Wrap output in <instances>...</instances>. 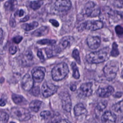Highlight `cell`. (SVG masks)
<instances>
[{
  "instance_id": "cell-39",
  "label": "cell",
  "mask_w": 123,
  "mask_h": 123,
  "mask_svg": "<svg viewBox=\"0 0 123 123\" xmlns=\"http://www.w3.org/2000/svg\"><path fill=\"white\" fill-rule=\"evenodd\" d=\"M37 56L38 57V58L41 60H44V56L43 54V53L41 50H38L37 51Z\"/></svg>"
},
{
  "instance_id": "cell-37",
  "label": "cell",
  "mask_w": 123,
  "mask_h": 123,
  "mask_svg": "<svg viewBox=\"0 0 123 123\" xmlns=\"http://www.w3.org/2000/svg\"><path fill=\"white\" fill-rule=\"evenodd\" d=\"M45 52L48 57H51L53 56V52L52 49H46Z\"/></svg>"
},
{
  "instance_id": "cell-12",
  "label": "cell",
  "mask_w": 123,
  "mask_h": 123,
  "mask_svg": "<svg viewBox=\"0 0 123 123\" xmlns=\"http://www.w3.org/2000/svg\"><path fill=\"white\" fill-rule=\"evenodd\" d=\"M92 83L91 82L85 83L81 85L80 87L79 92L83 97H87L92 94Z\"/></svg>"
},
{
  "instance_id": "cell-24",
  "label": "cell",
  "mask_w": 123,
  "mask_h": 123,
  "mask_svg": "<svg viewBox=\"0 0 123 123\" xmlns=\"http://www.w3.org/2000/svg\"><path fill=\"white\" fill-rule=\"evenodd\" d=\"M71 68L73 70V77L76 79H78L80 77V74L79 72L78 68L76 65L75 63L73 62L71 65Z\"/></svg>"
},
{
  "instance_id": "cell-15",
  "label": "cell",
  "mask_w": 123,
  "mask_h": 123,
  "mask_svg": "<svg viewBox=\"0 0 123 123\" xmlns=\"http://www.w3.org/2000/svg\"><path fill=\"white\" fill-rule=\"evenodd\" d=\"M114 91L112 86H109L103 88H100L97 91V95L101 98H108L111 95Z\"/></svg>"
},
{
  "instance_id": "cell-10",
  "label": "cell",
  "mask_w": 123,
  "mask_h": 123,
  "mask_svg": "<svg viewBox=\"0 0 123 123\" xmlns=\"http://www.w3.org/2000/svg\"><path fill=\"white\" fill-rule=\"evenodd\" d=\"M62 108L67 112H70L72 107L71 99L69 94L66 92H63L60 94Z\"/></svg>"
},
{
  "instance_id": "cell-25",
  "label": "cell",
  "mask_w": 123,
  "mask_h": 123,
  "mask_svg": "<svg viewBox=\"0 0 123 123\" xmlns=\"http://www.w3.org/2000/svg\"><path fill=\"white\" fill-rule=\"evenodd\" d=\"M107 106V101H101L98 103L96 107V111L97 113H98V114H99L106 108Z\"/></svg>"
},
{
  "instance_id": "cell-19",
  "label": "cell",
  "mask_w": 123,
  "mask_h": 123,
  "mask_svg": "<svg viewBox=\"0 0 123 123\" xmlns=\"http://www.w3.org/2000/svg\"><path fill=\"white\" fill-rule=\"evenodd\" d=\"M12 99L13 102L18 105H25L27 103V101L23 96L17 94H12Z\"/></svg>"
},
{
  "instance_id": "cell-38",
  "label": "cell",
  "mask_w": 123,
  "mask_h": 123,
  "mask_svg": "<svg viewBox=\"0 0 123 123\" xmlns=\"http://www.w3.org/2000/svg\"><path fill=\"white\" fill-rule=\"evenodd\" d=\"M49 22L55 27H58L59 26V22L54 19H50L49 20Z\"/></svg>"
},
{
  "instance_id": "cell-11",
  "label": "cell",
  "mask_w": 123,
  "mask_h": 123,
  "mask_svg": "<svg viewBox=\"0 0 123 123\" xmlns=\"http://www.w3.org/2000/svg\"><path fill=\"white\" fill-rule=\"evenodd\" d=\"M34 80L28 74H25L21 81V86L22 88L25 91L30 90L34 85Z\"/></svg>"
},
{
  "instance_id": "cell-27",
  "label": "cell",
  "mask_w": 123,
  "mask_h": 123,
  "mask_svg": "<svg viewBox=\"0 0 123 123\" xmlns=\"http://www.w3.org/2000/svg\"><path fill=\"white\" fill-rule=\"evenodd\" d=\"M52 112L49 111H44L40 113L41 117L45 120H47L50 119L52 118Z\"/></svg>"
},
{
  "instance_id": "cell-7",
  "label": "cell",
  "mask_w": 123,
  "mask_h": 123,
  "mask_svg": "<svg viewBox=\"0 0 123 123\" xmlns=\"http://www.w3.org/2000/svg\"><path fill=\"white\" fill-rule=\"evenodd\" d=\"M51 3L54 9L60 12H67L71 7L70 0H52Z\"/></svg>"
},
{
  "instance_id": "cell-46",
  "label": "cell",
  "mask_w": 123,
  "mask_h": 123,
  "mask_svg": "<svg viewBox=\"0 0 123 123\" xmlns=\"http://www.w3.org/2000/svg\"><path fill=\"white\" fill-rule=\"evenodd\" d=\"M117 13L122 19H123V12H117Z\"/></svg>"
},
{
  "instance_id": "cell-33",
  "label": "cell",
  "mask_w": 123,
  "mask_h": 123,
  "mask_svg": "<svg viewBox=\"0 0 123 123\" xmlns=\"http://www.w3.org/2000/svg\"><path fill=\"white\" fill-rule=\"evenodd\" d=\"M113 4L116 7L122 8H123V0H115Z\"/></svg>"
},
{
  "instance_id": "cell-44",
  "label": "cell",
  "mask_w": 123,
  "mask_h": 123,
  "mask_svg": "<svg viewBox=\"0 0 123 123\" xmlns=\"http://www.w3.org/2000/svg\"><path fill=\"white\" fill-rule=\"evenodd\" d=\"M123 93H122L121 92H117L115 95H114V97H116V98H120L122 96Z\"/></svg>"
},
{
  "instance_id": "cell-31",
  "label": "cell",
  "mask_w": 123,
  "mask_h": 123,
  "mask_svg": "<svg viewBox=\"0 0 123 123\" xmlns=\"http://www.w3.org/2000/svg\"><path fill=\"white\" fill-rule=\"evenodd\" d=\"M72 57L76 61V62L78 63H81V60L79 56V53L77 49H74L72 52Z\"/></svg>"
},
{
  "instance_id": "cell-32",
  "label": "cell",
  "mask_w": 123,
  "mask_h": 123,
  "mask_svg": "<svg viewBox=\"0 0 123 123\" xmlns=\"http://www.w3.org/2000/svg\"><path fill=\"white\" fill-rule=\"evenodd\" d=\"M31 90V94L35 96H38L40 94V89L38 86L32 87Z\"/></svg>"
},
{
  "instance_id": "cell-21",
  "label": "cell",
  "mask_w": 123,
  "mask_h": 123,
  "mask_svg": "<svg viewBox=\"0 0 123 123\" xmlns=\"http://www.w3.org/2000/svg\"><path fill=\"white\" fill-rule=\"evenodd\" d=\"M49 28L47 26H41L33 32L32 35L36 37L45 36L48 33Z\"/></svg>"
},
{
  "instance_id": "cell-20",
  "label": "cell",
  "mask_w": 123,
  "mask_h": 123,
  "mask_svg": "<svg viewBox=\"0 0 123 123\" xmlns=\"http://www.w3.org/2000/svg\"><path fill=\"white\" fill-rule=\"evenodd\" d=\"M17 5L16 0H9L4 4V8L8 11H13L16 8Z\"/></svg>"
},
{
  "instance_id": "cell-48",
  "label": "cell",
  "mask_w": 123,
  "mask_h": 123,
  "mask_svg": "<svg viewBox=\"0 0 123 123\" xmlns=\"http://www.w3.org/2000/svg\"><path fill=\"white\" fill-rule=\"evenodd\" d=\"M121 76H122V78H123V70H122V73H121Z\"/></svg>"
},
{
  "instance_id": "cell-23",
  "label": "cell",
  "mask_w": 123,
  "mask_h": 123,
  "mask_svg": "<svg viewBox=\"0 0 123 123\" xmlns=\"http://www.w3.org/2000/svg\"><path fill=\"white\" fill-rule=\"evenodd\" d=\"M112 109L117 112H123V99L113 105Z\"/></svg>"
},
{
  "instance_id": "cell-30",
  "label": "cell",
  "mask_w": 123,
  "mask_h": 123,
  "mask_svg": "<svg viewBox=\"0 0 123 123\" xmlns=\"http://www.w3.org/2000/svg\"><path fill=\"white\" fill-rule=\"evenodd\" d=\"M9 115L3 111L0 112V123H7L9 120Z\"/></svg>"
},
{
  "instance_id": "cell-41",
  "label": "cell",
  "mask_w": 123,
  "mask_h": 123,
  "mask_svg": "<svg viewBox=\"0 0 123 123\" xmlns=\"http://www.w3.org/2000/svg\"><path fill=\"white\" fill-rule=\"evenodd\" d=\"M10 24L11 25V26L12 27H14L15 25V21L13 20V19H11L10 20Z\"/></svg>"
},
{
  "instance_id": "cell-34",
  "label": "cell",
  "mask_w": 123,
  "mask_h": 123,
  "mask_svg": "<svg viewBox=\"0 0 123 123\" xmlns=\"http://www.w3.org/2000/svg\"><path fill=\"white\" fill-rule=\"evenodd\" d=\"M115 30L116 34L118 35H121L123 34V27L121 25H117L115 28Z\"/></svg>"
},
{
  "instance_id": "cell-36",
  "label": "cell",
  "mask_w": 123,
  "mask_h": 123,
  "mask_svg": "<svg viewBox=\"0 0 123 123\" xmlns=\"http://www.w3.org/2000/svg\"><path fill=\"white\" fill-rule=\"evenodd\" d=\"M22 39H23V37L21 36H16L13 38V41L16 44H18L22 41Z\"/></svg>"
},
{
  "instance_id": "cell-14",
  "label": "cell",
  "mask_w": 123,
  "mask_h": 123,
  "mask_svg": "<svg viewBox=\"0 0 123 123\" xmlns=\"http://www.w3.org/2000/svg\"><path fill=\"white\" fill-rule=\"evenodd\" d=\"M100 38L98 36H89L86 38L87 45L92 49H98L100 44Z\"/></svg>"
},
{
  "instance_id": "cell-16",
  "label": "cell",
  "mask_w": 123,
  "mask_h": 123,
  "mask_svg": "<svg viewBox=\"0 0 123 123\" xmlns=\"http://www.w3.org/2000/svg\"><path fill=\"white\" fill-rule=\"evenodd\" d=\"M117 116L113 112L111 111H106L102 115L101 121L103 123H114L115 122Z\"/></svg>"
},
{
  "instance_id": "cell-35",
  "label": "cell",
  "mask_w": 123,
  "mask_h": 123,
  "mask_svg": "<svg viewBox=\"0 0 123 123\" xmlns=\"http://www.w3.org/2000/svg\"><path fill=\"white\" fill-rule=\"evenodd\" d=\"M17 51V48L15 46H12L9 48V52L11 54H15Z\"/></svg>"
},
{
  "instance_id": "cell-8",
  "label": "cell",
  "mask_w": 123,
  "mask_h": 123,
  "mask_svg": "<svg viewBox=\"0 0 123 123\" xmlns=\"http://www.w3.org/2000/svg\"><path fill=\"white\" fill-rule=\"evenodd\" d=\"M57 86L48 82H45L42 85L41 88L42 94L45 98L52 96L57 91Z\"/></svg>"
},
{
  "instance_id": "cell-45",
  "label": "cell",
  "mask_w": 123,
  "mask_h": 123,
  "mask_svg": "<svg viewBox=\"0 0 123 123\" xmlns=\"http://www.w3.org/2000/svg\"><path fill=\"white\" fill-rule=\"evenodd\" d=\"M76 88V86L75 85H72L70 86V89L72 91H74Z\"/></svg>"
},
{
  "instance_id": "cell-40",
  "label": "cell",
  "mask_w": 123,
  "mask_h": 123,
  "mask_svg": "<svg viewBox=\"0 0 123 123\" xmlns=\"http://www.w3.org/2000/svg\"><path fill=\"white\" fill-rule=\"evenodd\" d=\"M6 105V101L2 98L0 99V106H4Z\"/></svg>"
},
{
  "instance_id": "cell-1",
  "label": "cell",
  "mask_w": 123,
  "mask_h": 123,
  "mask_svg": "<svg viewBox=\"0 0 123 123\" xmlns=\"http://www.w3.org/2000/svg\"><path fill=\"white\" fill-rule=\"evenodd\" d=\"M108 48H106L98 51H93L86 56V60L90 63H99L104 62L107 57Z\"/></svg>"
},
{
  "instance_id": "cell-43",
  "label": "cell",
  "mask_w": 123,
  "mask_h": 123,
  "mask_svg": "<svg viewBox=\"0 0 123 123\" xmlns=\"http://www.w3.org/2000/svg\"><path fill=\"white\" fill-rule=\"evenodd\" d=\"M17 14L19 16L21 17L24 14V11L23 10H20L19 11H18Z\"/></svg>"
},
{
  "instance_id": "cell-17",
  "label": "cell",
  "mask_w": 123,
  "mask_h": 123,
  "mask_svg": "<svg viewBox=\"0 0 123 123\" xmlns=\"http://www.w3.org/2000/svg\"><path fill=\"white\" fill-rule=\"evenodd\" d=\"M74 113L76 116H79L87 113V111L82 103L77 104L74 107Z\"/></svg>"
},
{
  "instance_id": "cell-5",
  "label": "cell",
  "mask_w": 123,
  "mask_h": 123,
  "mask_svg": "<svg viewBox=\"0 0 123 123\" xmlns=\"http://www.w3.org/2000/svg\"><path fill=\"white\" fill-rule=\"evenodd\" d=\"M85 12L87 16L95 17L99 15L100 9L98 5L93 1L88 2L85 6Z\"/></svg>"
},
{
  "instance_id": "cell-4",
  "label": "cell",
  "mask_w": 123,
  "mask_h": 123,
  "mask_svg": "<svg viewBox=\"0 0 123 123\" xmlns=\"http://www.w3.org/2000/svg\"><path fill=\"white\" fill-rule=\"evenodd\" d=\"M11 114L13 118L20 121H26L31 118L29 111L23 108H12L11 110Z\"/></svg>"
},
{
  "instance_id": "cell-29",
  "label": "cell",
  "mask_w": 123,
  "mask_h": 123,
  "mask_svg": "<svg viewBox=\"0 0 123 123\" xmlns=\"http://www.w3.org/2000/svg\"><path fill=\"white\" fill-rule=\"evenodd\" d=\"M119 54V51L118 49V45L115 43L114 42L112 44V49L111 52V55L113 57H117Z\"/></svg>"
},
{
  "instance_id": "cell-49",
  "label": "cell",
  "mask_w": 123,
  "mask_h": 123,
  "mask_svg": "<svg viewBox=\"0 0 123 123\" xmlns=\"http://www.w3.org/2000/svg\"></svg>"
},
{
  "instance_id": "cell-13",
  "label": "cell",
  "mask_w": 123,
  "mask_h": 123,
  "mask_svg": "<svg viewBox=\"0 0 123 123\" xmlns=\"http://www.w3.org/2000/svg\"><path fill=\"white\" fill-rule=\"evenodd\" d=\"M45 69L43 67H38L34 69L32 73V78L34 81L37 83L41 82L44 78Z\"/></svg>"
},
{
  "instance_id": "cell-6",
  "label": "cell",
  "mask_w": 123,
  "mask_h": 123,
  "mask_svg": "<svg viewBox=\"0 0 123 123\" xmlns=\"http://www.w3.org/2000/svg\"><path fill=\"white\" fill-rule=\"evenodd\" d=\"M103 26V23L99 20L87 21L83 23L80 26L81 30H87L95 31L102 28Z\"/></svg>"
},
{
  "instance_id": "cell-47",
  "label": "cell",
  "mask_w": 123,
  "mask_h": 123,
  "mask_svg": "<svg viewBox=\"0 0 123 123\" xmlns=\"http://www.w3.org/2000/svg\"><path fill=\"white\" fill-rule=\"evenodd\" d=\"M3 37V31L2 29L0 28V41L1 40Z\"/></svg>"
},
{
  "instance_id": "cell-22",
  "label": "cell",
  "mask_w": 123,
  "mask_h": 123,
  "mask_svg": "<svg viewBox=\"0 0 123 123\" xmlns=\"http://www.w3.org/2000/svg\"><path fill=\"white\" fill-rule=\"evenodd\" d=\"M38 25V24L37 22H33L32 23H29V24H25L22 25L23 28L26 31H29L30 30H33L36 27H37Z\"/></svg>"
},
{
  "instance_id": "cell-9",
  "label": "cell",
  "mask_w": 123,
  "mask_h": 123,
  "mask_svg": "<svg viewBox=\"0 0 123 123\" xmlns=\"http://www.w3.org/2000/svg\"><path fill=\"white\" fill-rule=\"evenodd\" d=\"M74 41V37L71 36H65L62 37L60 41V42L57 47L55 48V50L56 53L60 52L61 51L64 50L72 45Z\"/></svg>"
},
{
  "instance_id": "cell-28",
  "label": "cell",
  "mask_w": 123,
  "mask_h": 123,
  "mask_svg": "<svg viewBox=\"0 0 123 123\" xmlns=\"http://www.w3.org/2000/svg\"><path fill=\"white\" fill-rule=\"evenodd\" d=\"M56 41L53 39H43L37 41V43L41 45H53L56 43Z\"/></svg>"
},
{
  "instance_id": "cell-2",
  "label": "cell",
  "mask_w": 123,
  "mask_h": 123,
  "mask_svg": "<svg viewBox=\"0 0 123 123\" xmlns=\"http://www.w3.org/2000/svg\"><path fill=\"white\" fill-rule=\"evenodd\" d=\"M69 73L67 64L63 62L55 66L51 70V76L53 80L58 81L64 79Z\"/></svg>"
},
{
  "instance_id": "cell-18",
  "label": "cell",
  "mask_w": 123,
  "mask_h": 123,
  "mask_svg": "<svg viewBox=\"0 0 123 123\" xmlns=\"http://www.w3.org/2000/svg\"><path fill=\"white\" fill-rule=\"evenodd\" d=\"M43 102L38 100H34L31 102L29 104V108L30 110L34 112H37L40 109Z\"/></svg>"
},
{
  "instance_id": "cell-42",
  "label": "cell",
  "mask_w": 123,
  "mask_h": 123,
  "mask_svg": "<svg viewBox=\"0 0 123 123\" xmlns=\"http://www.w3.org/2000/svg\"><path fill=\"white\" fill-rule=\"evenodd\" d=\"M29 16L28 15H26V16H25L24 18H23V19H22L21 20V22H26V21H27V20H29Z\"/></svg>"
},
{
  "instance_id": "cell-26",
  "label": "cell",
  "mask_w": 123,
  "mask_h": 123,
  "mask_svg": "<svg viewBox=\"0 0 123 123\" xmlns=\"http://www.w3.org/2000/svg\"><path fill=\"white\" fill-rule=\"evenodd\" d=\"M42 4H43V2L41 1L40 0H35V1H32L30 2V6L32 9L34 10H36L38 9L42 5Z\"/></svg>"
},
{
  "instance_id": "cell-3",
  "label": "cell",
  "mask_w": 123,
  "mask_h": 123,
  "mask_svg": "<svg viewBox=\"0 0 123 123\" xmlns=\"http://www.w3.org/2000/svg\"><path fill=\"white\" fill-rule=\"evenodd\" d=\"M118 63L116 61H111L108 62L103 68L105 76L109 81L114 79L118 70Z\"/></svg>"
}]
</instances>
